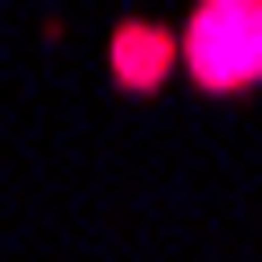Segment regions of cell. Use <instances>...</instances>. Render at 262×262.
<instances>
[{"instance_id": "cell-1", "label": "cell", "mask_w": 262, "mask_h": 262, "mask_svg": "<svg viewBox=\"0 0 262 262\" xmlns=\"http://www.w3.org/2000/svg\"><path fill=\"white\" fill-rule=\"evenodd\" d=\"M184 79L201 96H245L262 88V0H192V18L175 27Z\"/></svg>"}, {"instance_id": "cell-2", "label": "cell", "mask_w": 262, "mask_h": 262, "mask_svg": "<svg viewBox=\"0 0 262 262\" xmlns=\"http://www.w3.org/2000/svg\"><path fill=\"white\" fill-rule=\"evenodd\" d=\"M175 70H184V44H175V27H158V18H122V27L105 35V79H114L122 96H158Z\"/></svg>"}]
</instances>
